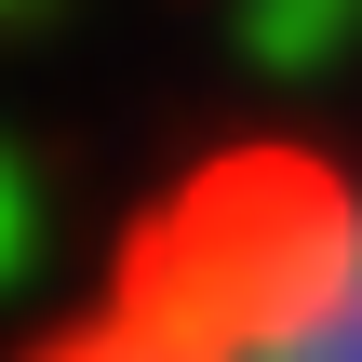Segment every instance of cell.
<instances>
[{
  "label": "cell",
  "mask_w": 362,
  "mask_h": 362,
  "mask_svg": "<svg viewBox=\"0 0 362 362\" xmlns=\"http://www.w3.org/2000/svg\"><path fill=\"white\" fill-rule=\"evenodd\" d=\"M13 362H362V148L228 134L175 161Z\"/></svg>",
  "instance_id": "1"
}]
</instances>
